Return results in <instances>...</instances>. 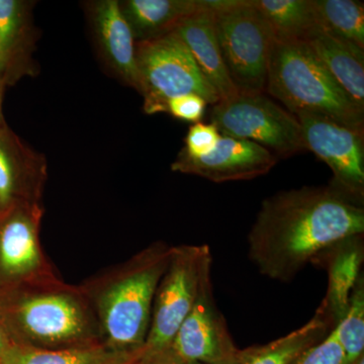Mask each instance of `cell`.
Segmentation results:
<instances>
[{"label":"cell","instance_id":"cell-1","mask_svg":"<svg viewBox=\"0 0 364 364\" xmlns=\"http://www.w3.org/2000/svg\"><path fill=\"white\" fill-rule=\"evenodd\" d=\"M363 234V203L338 189L279 191L261 203L248 234L249 259L268 279L289 282L326 249Z\"/></svg>","mask_w":364,"mask_h":364},{"label":"cell","instance_id":"cell-2","mask_svg":"<svg viewBox=\"0 0 364 364\" xmlns=\"http://www.w3.org/2000/svg\"><path fill=\"white\" fill-rule=\"evenodd\" d=\"M172 247L155 242L80 284L95 312L102 342L114 350H144L153 301Z\"/></svg>","mask_w":364,"mask_h":364},{"label":"cell","instance_id":"cell-3","mask_svg":"<svg viewBox=\"0 0 364 364\" xmlns=\"http://www.w3.org/2000/svg\"><path fill=\"white\" fill-rule=\"evenodd\" d=\"M0 315L16 346L59 350L104 344L85 294L61 279L0 294Z\"/></svg>","mask_w":364,"mask_h":364},{"label":"cell","instance_id":"cell-4","mask_svg":"<svg viewBox=\"0 0 364 364\" xmlns=\"http://www.w3.org/2000/svg\"><path fill=\"white\" fill-rule=\"evenodd\" d=\"M265 91L294 116L312 114L364 129V112L356 107L305 40L275 41Z\"/></svg>","mask_w":364,"mask_h":364},{"label":"cell","instance_id":"cell-5","mask_svg":"<svg viewBox=\"0 0 364 364\" xmlns=\"http://www.w3.org/2000/svg\"><path fill=\"white\" fill-rule=\"evenodd\" d=\"M139 92L148 114L167 112L172 98L196 95L217 105L219 95L196 65L188 46L174 32L156 39L135 43Z\"/></svg>","mask_w":364,"mask_h":364},{"label":"cell","instance_id":"cell-6","mask_svg":"<svg viewBox=\"0 0 364 364\" xmlns=\"http://www.w3.org/2000/svg\"><path fill=\"white\" fill-rule=\"evenodd\" d=\"M228 74L239 95L264 93L274 35L252 0L212 14Z\"/></svg>","mask_w":364,"mask_h":364},{"label":"cell","instance_id":"cell-7","mask_svg":"<svg viewBox=\"0 0 364 364\" xmlns=\"http://www.w3.org/2000/svg\"><path fill=\"white\" fill-rule=\"evenodd\" d=\"M210 119L222 136L258 144L277 159L306 151L298 119L263 93L219 102Z\"/></svg>","mask_w":364,"mask_h":364},{"label":"cell","instance_id":"cell-8","mask_svg":"<svg viewBox=\"0 0 364 364\" xmlns=\"http://www.w3.org/2000/svg\"><path fill=\"white\" fill-rule=\"evenodd\" d=\"M212 263V253L205 244L172 247L168 267L155 293L144 351L171 346L179 327L195 306Z\"/></svg>","mask_w":364,"mask_h":364},{"label":"cell","instance_id":"cell-9","mask_svg":"<svg viewBox=\"0 0 364 364\" xmlns=\"http://www.w3.org/2000/svg\"><path fill=\"white\" fill-rule=\"evenodd\" d=\"M42 203H21L0 214V294L59 279L40 241Z\"/></svg>","mask_w":364,"mask_h":364},{"label":"cell","instance_id":"cell-10","mask_svg":"<svg viewBox=\"0 0 364 364\" xmlns=\"http://www.w3.org/2000/svg\"><path fill=\"white\" fill-rule=\"evenodd\" d=\"M294 117L301 124L306 151L331 168L330 186L363 203L364 129L350 128L318 114Z\"/></svg>","mask_w":364,"mask_h":364},{"label":"cell","instance_id":"cell-11","mask_svg":"<svg viewBox=\"0 0 364 364\" xmlns=\"http://www.w3.org/2000/svg\"><path fill=\"white\" fill-rule=\"evenodd\" d=\"M171 348L186 363L238 364L241 349L215 305L210 273L203 279L195 306L176 332Z\"/></svg>","mask_w":364,"mask_h":364},{"label":"cell","instance_id":"cell-12","mask_svg":"<svg viewBox=\"0 0 364 364\" xmlns=\"http://www.w3.org/2000/svg\"><path fill=\"white\" fill-rule=\"evenodd\" d=\"M277 161L275 155L258 144L222 136L214 149L202 157H188L181 151L171 170L223 183L264 176Z\"/></svg>","mask_w":364,"mask_h":364},{"label":"cell","instance_id":"cell-13","mask_svg":"<svg viewBox=\"0 0 364 364\" xmlns=\"http://www.w3.org/2000/svg\"><path fill=\"white\" fill-rule=\"evenodd\" d=\"M47 163L4 123L0 127V214L21 203H41Z\"/></svg>","mask_w":364,"mask_h":364},{"label":"cell","instance_id":"cell-14","mask_svg":"<svg viewBox=\"0 0 364 364\" xmlns=\"http://www.w3.org/2000/svg\"><path fill=\"white\" fill-rule=\"evenodd\" d=\"M93 37L105 64L124 85L140 90L135 56V40L117 0L88 4Z\"/></svg>","mask_w":364,"mask_h":364},{"label":"cell","instance_id":"cell-15","mask_svg":"<svg viewBox=\"0 0 364 364\" xmlns=\"http://www.w3.org/2000/svg\"><path fill=\"white\" fill-rule=\"evenodd\" d=\"M363 234L342 239L318 254L312 261V264L327 270V293L322 304L335 327L346 314L352 291L363 274Z\"/></svg>","mask_w":364,"mask_h":364},{"label":"cell","instance_id":"cell-16","mask_svg":"<svg viewBox=\"0 0 364 364\" xmlns=\"http://www.w3.org/2000/svg\"><path fill=\"white\" fill-rule=\"evenodd\" d=\"M304 40L352 102L364 112V50L320 25Z\"/></svg>","mask_w":364,"mask_h":364},{"label":"cell","instance_id":"cell-17","mask_svg":"<svg viewBox=\"0 0 364 364\" xmlns=\"http://www.w3.org/2000/svg\"><path fill=\"white\" fill-rule=\"evenodd\" d=\"M176 32L188 46L196 65L217 91L220 102L239 95L223 60L215 30L214 16L208 11H198L177 26Z\"/></svg>","mask_w":364,"mask_h":364},{"label":"cell","instance_id":"cell-18","mask_svg":"<svg viewBox=\"0 0 364 364\" xmlns=\"http://www.w3.org/2000/svg\"><path fill=\"white\" fill-rule=\"evenodd\" d=\"M28 2L0 0V73L11 78L33 70L31 49L35 44Z\"/></svg>","mask_w":364,"mask_h":364},{"label":"cell","instance_id":"cell-19","mask_svg":"<svg viewBox=\"0 0 364 364\" xmlns=\"http://www.w3.org/2000/svg\"><path fill=\"white\" fill-rule=\"evenodd\" d=\"M119 4L135 42L168 35L186 18L203 11L200 0H126Z\"/></svg>","mask_w":364,"mask_h":364},{"label":"cell","instance_id":"cell-20","mask_svg":"<svg viewBox=\"0 0 364 364\" xmlns=\"http://www.w3.org/2000/svg\"><path fill=\"white\" fill-rule=\"evenodd\" d=\"M334 328V322L321 303L313 318L299 329L269 343L242 349L238 364H291L306 349L322 341Z\"/></svg>","mask_w":364,"mask_h":364},{"label":"cell","instance_id":"cell-21","mask_svg":"<svg viewBox=\"0 0 364 364\" xmlns=\"http://www.w3.org/2000/svg\"><path fill=\"white\" fill-rule=\"evenodd\" d=\"M143 353L114 350L105 344L59 350L16 346L4 364H136Z\"/></svg>","mask_w":364,"mask_h":364},{"label":"cell","instance_id":"cell-22","mask_svg":"<svg viewBox=\"0 0 364 364\" xmlns=\"http://www.w3.org/2000/svg\"><path fill=\"white\" fill-rule=\"evenodd\" d=\"M275 41L304 40L318 25L313 0H252Z\"/></svg>","mask_w":364,"mask_h":364},{"label":"cell","instance_id":"cell-23","mask_svg":"<svg viewBox=\"0 0 364 364\" xmlns=\"http://www.w3.org/2000/svg\"><path fill=\"white\" fill-rule=\"evenodd\" d=\"M318 25L364 50V4L355 0H313Z\"/></svg>","mask_w":364,"mask_h":364},{"label":"cell","instance_id":"cell-24","mask_svg":"<svg viewBox=\"0 0 364 364\" xmlns=\"http://www.w3.org/2000/svg\"><path fill=\"white\" fill-rule=\"evenodd\" d=\"M334 329L343 349L345 364H350L364 355L363 273L352 291L346 314Z\"/></svg>","mask_w":364,"mask_h":364},{"label":"cell","instance_id":"cell-25","mask_svg":"<svg viewBox=\"0 0 364 364\" xmlns=\"http://www.w3.org/2000/svg\"><path fill=\"white\" fill-rule=\"evenodd\" d=\"M291 364H345L343 349L335 329L322 341L303 352Z\"/></svg>","mask_w":364,"mask_h":364},{"label":"cell","instance_id":"cell-26","mask_svg":"<svg viewBox=\"0 0 364 364\" xmlns=\"http://www.w3.org/2000/svg\"><path fill=\"white\" fill-rule=\"evenodd\" d=\"M221 136L214 124L198 122L189 128L186 146L181 151L188 157H202L214 149Z\"/></svg>","mask_w":364,"mask_h":364},{"label":"cell","instance_id":"cell-27","mask_svg":"<svg viewBox=\"0 0 364 364\" xmlns=\"http://www.w3.org/2000/svg\"><path fill=\"white\" fill-rule=\"evenodd\" d=\"M207 105L208 102L200 95H181L169 100L167 112L176 119L196 124L202 119Z\"/></svg>","mask_w":364,"mask_h":364},{"label":"cell","instance_id":"cell-28","mask_svg":"<svg viewBox=\"0 0 364 364\" xmlns=\"http://www.w3.org/2000/svg\"><path fill=\"white\" fill-rule=\"evenodd\" d=\"M136 364H188L173 351L171 346L158 350L144 351Z\"/></svg>","mask_w":364,"mask_h":364},{"label":"cell","instance_id":"cell-29","mask_svg":"<svg viewBox=\"0 0 364 364\" xmlns=\"http://www.w3.org/2000/svg\"><path fill=\"white\" fill-rule=\"evenodd\" d=\"M16 344L7 331L1 315H0V364H4L9 354L14 350Z\"/></svg>","mask_w":364,"mask_h":364},{"label":"cell","instance_id":"cell-30","mask_svg":"<svg viewBox=\"0 0 364 364\" xmlns=\"http://www.w3.org/2000/svg\"><path fill=\"white\" fill-rule=\"evenodd\" d=\"M6 85V79L4 75L0 73V127L2 126L6 122H4V117H2V91H4V86Z\"/></svg>","mask_w":364,"mask_h":364},{"label":"cell","instance_id":"cell-31","mask_svg":"<svg viewBox=\"0 0 364 364\" xmlns=\"http://www.w3.org/2000/svg\"><path fill=\"white\" fill-rule=\"evenodd\" d=\"M350 364H364V355L359 358L358 360L353 361V363Z\"/></svg>","mask_w":364,"mask_h":364},{"label":"cell","instance_id":"cell-32","mask_svg":"<svg viewBox=\"0 0 364 364\" xmlns=\"http://www.w3.org/2000/svg\"><path fill=\"white\" fill-rule=\"evenodd\" d=\"M188 364H203V363H188Z\"/></svg>","mask_w":364,"mask_h":364}]
</instances>
